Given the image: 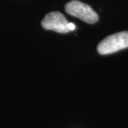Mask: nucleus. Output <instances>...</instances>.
<instances>
[{
  "mask_svg": "<svg viewBox=\"0 0 128 128\" xmlns=\"http://www.w3.org/2000/svg\"><path fill=\"white\" fill-rule=\"evenodd\" d=\"M68 28L70 32V31H73L76 28V26H75V24L73 23H69L68 22Z\"/></svg>",
  "mask_w": 128,
  "mask_h": 128,
  "instance_id": "20e7f679",
  "label": "nucleus"
},
{
  "mask_svg": "<svg viewBox=\"0 0 128 128\" xmlns=\"http://www.w3.org/2000/svg\"><path fill=\"white\" fill-rule=\"evenodd\" d=\"M68 22L64 14L58 12H52L46 14L41 22V26L46 30L66 34L70 32L68 28Z\"/></svg>",
  "mask_w": 128,
  "mask_h": 128,
  "instance_id": "7ed1b4c3",
  "label": "nucleus"
},
{
  "mask_svg": "<svg viewBox=\"0 0 128 128\" xmlns=\"http://www.w3.org/2000/svg\"><path fill=\"white\" fill-rule=\"evenodd\" d=\"M128 47V31L119 32L106 37L98 46V52L101 55L115 53Z\"/></svg>",
  "mask_w": 128,
  "mask_h": 128,
  "instance_id": "f257e3e1",
  "label": "nucleus"
},
{
  "mask_svg": "<svg viewBox=\"0 0 128 128\" xmlns=\"http://www.w3.org/2000/svg\"><path fill=\"white\" fill-rule=\"evenodd\" d=\"M65 9L71 16L81 19L88 24H94L98 21V15L89 5L80 1L73 0L68 2Z\"/></svg>",
  "mask_w": 128,
  "mask_h": 128,
  "instance_id": "f03ea898",
  "label": "nucleus"
}]
</instances>
